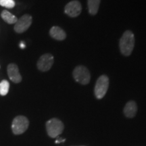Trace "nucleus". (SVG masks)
Instances as JSON below:
<instances>
[{
	"label": "nucleus",
	"mask_w": 146,
	"mask_h": 146,
	"mask_svg": "<svg viewBox=\"0 0 146 146\" xmlns=\"http://www.w3.org/2000/svg\"><path fill=\"white\" fill-rule=\"evenodd\" d=\"M135 36L131 31L127 30L124 33L119 41V47L121 54L129 56L135 47Z\"/></svg>",
	"instance_id": "f257e3e1"
},
{
	"label": "nucleus",
	"mask_w": 146,
	"mask_h": 146,
	"mask_svg": "<svg viewBox=\"0 0 146 146\" xmlns=\"http://www.w3.org/2000/svg\"><path fill=\"white\" fill-rule=\"evenodd\" d=\"M72 76L74 80L81 85H87L91 79L90 72L87 67L84 66H78L74 69Z\"/></svg>",
	"instance_id": "f03ea898"
},
{
	"label": "nucleus",
	"mask_w": 146,
	"mask_h": 146,
	"mask_svg": "<svg viewBox=\"0 0 146 146\" xmlns=\"http://www.w3.org/2000/svg\"><path fill=\"white\" fill-rule=\"evenodd\" d=\"M47 134L52 138L57 137L64 130L62 122L58 118H52L46 123Z\"/></svg>",
	"instance_id": "7ed1b4c3"
},
{
	"label": "nucleus",
	"mask_w": 146,
	"mask_h": 146,
	"mask_svg": "<svg viewBox=\"0 0 146 146\" xmlns=\"http://www.w3.org/2000/svg\"><path fill=\"white\" fill-rule=\"evenodd\" d=\"M109 87V78L106 75L100 76L97 80L94 89L95 96L98 99H102L105 96Z\"/></svg>",
	"instance_id": "20e7f679"
},
{
	"label": "nucleus",
	"mask_w": 146,
	"mask_h": 146,
	"mask_svg": "<svg viewBox=\"0 0 146 146\" xmlns=\"http://www.w3.org/2000/svg\"><path fill=\"white\" fill-rule=\"evenodd\" d=\"M29 125V120L23 116H18L13 120L12 129L15 135H20L27 131Z\"/></svg>",
	"instance_id": "39448f33"
},
{
	"label": "nucleus",
	"mask_w": 146,
	"mask_h": 146,
	"mask_svg": "<svg viewBox=\"0 0 146 146\" xmlns=\"http://www.w3.org/2000/svg\"><path fill=\"white\" fill-rule=\"evenodd\" d=\"M33 22L32 16L29 14H25L21 16L15 23L14 31L18 33H23L29 29Z\"/></svg>",
	"instance_id": "423d86ee"
},
{
	"label": "nucleus",
	"mask_w": 146,
	"mask_h": 146,
	"mask_svg": "<svg viewBox=\"0 0 146 146\" xmlns=\"http://www.w3.org/2000/svg\"><path fill=\"white\" fill-rule=\"evenodd\" d=\"M54 62V56L51 54H43L39 58L36 63L37 68L42 72L50 70Z\"/></svg>",
	"instance_id": "0eeeda50"
},
{
	"label": "nucleus",
	"mask_w": 146,
	"mask_h": 146,
	"mask_svg": "<svg viewBox=\"0 0 146 146\" xmlns=\"http://www.w3.org/2000/svg\"><path fill=\"white\" fill-rule=\"evenodd\" d=\"M82 11L81 3L78 1L74 0L70 1L66 5L64 8V12L68 16L72 18L77 17L80 15Z\"/></svg>",
	"instance_id": "6e6552de"
},
{
	"label": "nucleus",
	"mask_w": 146,
	"mask_h": 146,
	"mask_svg": "<svg viewBox=\"0 0 146 146\" xmlns=\"http://www.w3.org/2000/svg\"><path fill=\"white\" fill-rule=\"evenodd\" d=\"M8 75L10 79L15 83H18L22 81V76L21 75L18 66L15 64H10L8 66Z\"/></svg>",
	"instance_id": "1a4fd4ad"
},
{
	"label": "nucleus",
	"mask_w": 146,
	"mask_h": 146,
	"mask_svg": "<svg viewBox=\"0 0 146 146\" xmlns=\"http://www.w3.org/2000/svg\"><path fill=\"white\" fill-rule=\"evenodd\" d=\"M137 112V106L134 101H129L124 108V114L127 118H133Z\"/></svg>",
	"instance_id": "9d476101"
},
{
	"label": "nucleus",
	"mask_w": 146,
	"mask_h": 146,
	"mask_svg": "<svg viewBox=\"0 0 146 146\" xmlns=\"http://www.w3.org/2000/svg\"><path fill=\"white\" fill-rule=\"evenodd\" d=\"M50 35L53 39L57 41H63L66 38V33L59 27H53L50 31Z\"/></svg>",
	"instance_id": "9b49d317"
},
{
	"label": "nucleus",
	"mask_w": 146,
	"mask_h": 146,
	"mask_svg": "<svg viewBox=\"0 0 146 146\" xmlns=\"http://www.w3.org/2000/svg\"><path fill=\"white\" fill-rule=\"evenodd\" d=\"M101 0H87V5H88L89 12L91 15L95 16L99 10L100 4Z\"/></svg>",
	"instance_id": "f8f14e48"
},
{
	"label": "nucleus",
	"mask_w": 146,
	"mask_h": 146,
	"mask_svg": "<svg viewBox=\"0 0 146 146\" xmlns=\"http://www.w3.org/2000/svg\"><path fill=\"white\" fill-rule=\"evenodd\" d=\"M1 16L5 23L10 24V25L15 24L18 21V18H16L15 16L13 15L12 14H11L10 12H9L7 10L2 11V12H1Z\"/></svg>",
	"instance_id": "ddd939ff"
},
{
	"label": "nucleus",
	"mask_w": 146,
	"mask_h": 146,
	"mask_svg": "<svg viewBox=\"0 0 146 146\" xmlns=\"http://www.w3.org/2000/svg\"><path fill=\"white\" fill-rule=\"evenodd\" d=\"M10 89V83L6 80H3L0 83V95L2 96H6L8 94Z\"/></svg>",
	"instance_id": "4468645a"
},
{
	"label": "nucleus",
	"mask_w": 146,
	"mask_h": 146,
	"mask_svg": "<svg viewBox=\"0 0 146 146\" xmlns=\"http://www.w3.org/2000/svg\"><path fill=\"white\" fill-rule=\"evenodd\" d=\"M0 5L7 8H13L15 6L14 0H0Z\"/></svg>",
	"instance_id": "2eb2a0df"
},
{
	"label": "nucleus",
	"mask_w": 146,
	"mask_h": 146,
	"mask_svg": "<svg viewBox=\"0 0 146 146\" xmlns=\"http://www.w3.org/2000/svg\"><path fill=\"white\" fill-rule=\"evenodd\" d=\"M64 141H65L64 139L59 138V139H58L56 140V141H55V143H62V142H64Z\"/></svg>",
	"instance_id": "dca6fc26"
},
{
	"label": "nucleus",
	"mask_w": 146,
	"mask_h": 146,
	"mask_svg": "<svg viewBox=\"0 0 146 146\" xmlns=\"http://www.w3.org/2000/svg\"><path fill=\"white\" fill-rule=\"evenodd\" d=\"M25 45L23 44V43H21V48H25Z\"/></svg>",
	"instance_id": "f3484780"
}]
</instances>
